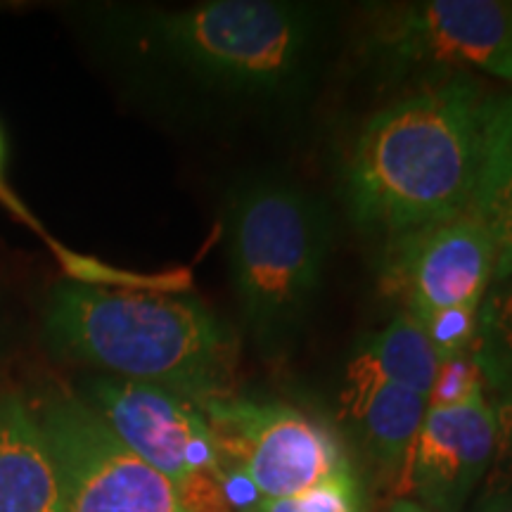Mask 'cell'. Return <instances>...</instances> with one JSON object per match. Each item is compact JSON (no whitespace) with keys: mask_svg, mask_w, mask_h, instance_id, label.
<instances>
[{"mask_svg":"<svg viewBox=\"0 0 512 512\" xmlns=\"http://www.w3.org/2000/svg\"><path fill=\"white\" fill-rule=\"evenodd\" d=\"M337 19V5L311 0H207L136 12L117 29L140 69L174 83L204 119L254 131L309 110Z\"/></svg>","mask_w":512,"mask_h":512,"instance_id":"cell-1","label":"cell"},{"mask_svg":"<svg viewBox=\"0 0 512 512\" xmlns=\"http://www.w3.org/2000/svg\"><path fill=\"white\" fill-rule=\"evenodd\" d=\"M494 100L475 76L458 74L368 117L342 169L356 226L401 238L470 211Z\"/></svg>","mask_w":512,"mask_h":512,"instance_id":"cell-2","label":"cell"},{"mask_svg":"<svg viewBox=\"0 0 512 512\" xmlns=\"http://www.w3.org/2000/svg\"><path fill=\"white\" fill-rule=\"evenodd\" d=\"M62 356L114 377L155 384L197 406L226 399L238 370V337L200 299L62 283L46 316Z\"/></svg>","mask_w":512,"mask_h":512,"instance_id":"cell-3","label":"cell"},{"mask_svg":"<svg viewBox=\"0 0 512 512\" xmlns=\"http://www.w3.org/2000/svg\"><path fill=\"white\" fill-rule=\"evenodd\" d=\"M226 245L242 323L266 358L302 337L332 252V216L320 197L285 178H254L235 192Z\"/></svg>","mask_w":512,"mask_h":512,"instance_id":"cell-4","label":"cell"},{"mask_svg":"<svg viewBox=\"0 0 512 512\" xmlns=\"http://www.w3.org/2000/svg\"><path fill=\"white\" fill-rule=\"evenodd\" d=\"M363 53L384 74H489L512 81V0H415L368 8Z\"/></svg>","mask_w":512,"mask_h":512,"instance_id":"cell-5","label":"cell"},{"mask_svg":"<svg viewBox=\"0 0 512 512\" xmlns=\"http://www.w3.org/2000/svg\"><path fill=\"white\" fill-rule=\"evenodd\" d=\"M86 394L100 420L176 486L188 512H230L221 491L219 444L197 403L121 377H95Z\"/></svg>","mask_w":512,"mask_h":512,"instance_id":"cell-6","label":"cell"},{"mask_svg":"<svg viewBox=\"0 0 512 512\" xmlns=\"http://www.w3.org/2000/svg\"><path fill=\"white\" fill-rule=\"evenodd\" d=\"M36 422L60 475L64 512H188L176 486L138 458L88 403L53 396Z\"/></svg>","mask_w":512,"mask_h":512,"instance_id":"cell-7","label":"cell"},{"mask_svg":"<svg viewBox=\"0 0 512 512\" xmlns=\"http://www.w3.org/2000/svg\"><path fill=\"white\" fill-rule=\"evenodd\" d=\"M223 463L247 472L264 498H287L351 470L339 441L285 403L211 399L202 403Z\"/></svg>","mask_w":512,"mask_h":512,"instance_id":"cell-8","label":"cell"},{"mask_svg":"<svg viewBox=\"0 0 512 512\" xmlns=\"http://www.w3.org/2000/svg\"><path fill=\"white\" fill-rule=\"evenodd\" d=\"M496 252L489 230L472 211L394 238L384 283L401 294L422 328L453 311H477L494 280Z\"/></svg>","mask_w":512,"mask_h":512,"instance_id":"cell-9","label":"cell"},{"mask_svg":"<svg viewBox=\"0 0 512 512\" xmlns=\"http://www.w3.org/2000/svg\"><path fill=\"white\" fill-rule=\"evenodd\" d=\"M496 451V413L479 389L456 406L427 408L403 489L432 512H460L489 472Z\"/></svg>","mask_w":512,"mask_h":512,"instance_id":"cell-10","label":"cell"},{"mask_svg":"<svg viewBox=\"0 0 512 512\" xmlns=\"http://www.w3.org/2000/svg\"><path fill=\"white\" fill-rule=\"evenodd\" d=\"M0 512H64L53 453L17 396L0 399Z\"/></svg>","mask_w":512,"mask_h":512,"instance_id":"cell-11","label":"cell"},{"mask_svg":"<svg viewBox=\"0 0 512 512\" xmlns=\"http://www.w3.org/2000/svg\"><path fill=\"white\" fill-rule=\"evenodd\" d=\"M437 370L439 356L430 335L411 313L401 311L354 349L342 394L363 392L375 384H394L430 396Z\"/></svg>","mask_w":512,"mask_h":512,"instance_id":"cell-12","label":"cell"},{"mask_svg":"<svg viewBox=\"0 0 512 512\" xmlns=\"http://www.w3.org/2000/svg\"><path fill=\"white\" fill-rule=\"evenodd\" d=\"M344 413L356 420L368 453L387 475L406 477L415 437L427 415V396L394 384L342 394Z\"/></svg>","mask_w":512,"mask_h":512,"instance_id":"cell-13","label":"cell"},{"mask_svg":"<svg viewBox=\"0 0 512 512\" xmlns=\"http://www.w3.org/2000/svg\"><path fill=\"white\" fill-rule=\"evenodd\" d=\"M470 356L491 403L512 392V273L491 280L477 309Z\"/></svg>","mask_w":512,"mask_h":512,"instance_id":"cell-14","label":"cell"},{"mask_svg":"<svg viewBox=\"0 0 512 512\" xmlns=\"http://www.w3.org/2000/svg\"><path fill=\"white\" fill-rule=\"evenodd\" d=\"M254 512H363V496L354 470H349L297 496L261 498Z\"/></svg>","mask_w":512,"mask_h":512,"instance_id":"cell-15","label":"cell"},{"mask_svg":"<svg viewBox=\"0 0 512 512\" xmlns=\"http://www.w3.org/2000/svg\"><path fill=\"white\" fill-rule=\"evenodd\" d=\"M491 406L496 413V451L484 477L479 510L512 512V392Z\"/></svg>","mask_w":512,"mask_h":512,"instance_id":"cell-16","label":"cell"},{"mask_svg":"<svg viewBox=\"0 0 512 512\" xmlns=\"http://www.w3.org/2000/svg\"><path fill=\"white\" fill-rule=\"evenodd\" d=\"M494 242V280L512 273V181L477 192L470 207Z\"/></svg>","mask_w":512,"mask_h":512,"instance_id":"cell-17","label":"cell"},{"mask_svg":"<svg viewBox=\"0 0 512 512\" xmlns=\"http://www.w3.org/2000/svg\"><path fill=\"white\" fill-rule=\"evenodd\" d=\"M479 389H484L482 375H479L470 351H467V354L444 358V361L439 363L437 377H434L432 392L427 396V408L456 406V403L470 399V396L479 392Z\"/></svg>","mask_w":512,"mask_h":512,"instance_id":"cell-18","label":"cell"},{"mask_svg":"<svg viewBox=\"0 0 512 512\" xmlns=\"http://www.w3.org/2000/svg\"><path fill=\"white\" fill-rule=\"evenodd\" d=\"M0 202H3L5 207L12 211V214L19 216V219H22L24 223H29L31 228L38 230V233H43L41 226H38V221H34V216H31L29 211L22 207V202H19L17 197L12 195V192L8 190V185H5V181H3V138H0Z\"/></svg>","mask_w":512,"mask_h":512,"instance_id":"cell-19","label":"cell"},{"mask_svg":"<svg viewBox=\"0 0 512 512\" xmlns=\"http://www.w3.org/2000/svg\"><path fill=\"white\" fill-rule=\"evenodd\" d=\"M384 512H432V510L425 508V505H420L418 501H411V498H396V501Z\"/></svg>","mask_w":512,"mask_h":512,"instance_id":"cell-20","label":"cell"}]
</instances>
